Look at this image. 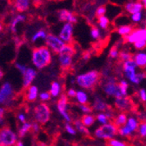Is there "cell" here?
<instances>
[{"label": "cell", "instance_id": "obj_1", "mask_svg": "<svg viewBox=\"0 0 146 146\" xmlns=\"http://www.w3.org/2000/svg\"><path fill=\"white\" fill-rule=\"evenodd\" d=\"M52 60V52L46 46L35 47L31 51V61L33 65L38 70L47 67Z\"/></svg>", "mask_w": 146, "mask_h": 146}, {"label": "cell", "instance_id": "obj_2", "mask_svg": "<svg viewBox=\"0 0 146 146\" xmlns=\"http://www.w3.org/2000/svg\"><path fill=\"white\" fill-rule=\"evenodd\" d=\"M101 74L98 70H90L76 78V83L78 86L86 90H94L99 84Z\"/></svg>", "mask_w": 146, "mask_h": 146}, {"label": "cell", "instance_id": "obj_3", "mask_svg": "<svg viewBox=\"0 0 146 146\" xmlns=\"http://www.w3.org/2000/svg\"><path fill=\"white\" fill-rule=\"evenodd\" d=\"M32 115L33 118L35 119V122L38 123L40 125H44L47 123L51 116V111L50 108L48 105V104L43 102L36 104L32 111Z\"/></svg>", "mask_w": 146, "mask_h": 146}, {"label": "cell", "instance_id": "obj_4", "mask_svg": "<svg viewBox=\"0 0 146 146\" xmlns=\"http://www.w3.org/2000/svg\"><path fill=\"white\" fill-rule=\"evenodd\" d=\"M117 130L118 128L112 122H109L105 124H102L98 129H96L94 131V136L98 139L108 141L114 138L117 135Z\"/></svg>", "mask_w": 146, "mask_h": 146}, {"label": "cell", "instance_id": "obj_5", "mask_svg": "<svg viewBox=\"0 0 146 146\" xmlns=\"http://www.w3.org/2000/svg\"><path fill=\"white\" fill-rule=\"evenodd\" d=\"M16 93L12 85L9 82H5L0 87V105L11 106L15 101Z\"/></svg>", "mask_w": 146, "mask_h": 146}, {"label": "cell", "instance_id": "obj_6", "mask_svg": "<svg viewBox=\"0 0 146 146\" xmlns=\"http://www.w3.org/2000/svg\"><path fill=\"white\" fill-rule=\"evenodd\" d=\"M17 135L9 126L0 128V146H15L17 142Z\"/></svg>", "mask_w": 146, "mask_h": 146}, {"label": "cell", "instance_id": "obj_7", "mask_svg": "<svg viewBox=\"0 0 146 146\" xmlns=\"http://www.w3.org/2000/svg\"><path fill=\"white\" fill-rule=\"evenodd\" d=\"M45 44L46 46L54 54H58L65 44V43L62 41L58 36L51 33L47 34V36L45 38Z\"/></svg>", "mask_w": 146, "mask_h": 146}, {"label": "cell", "instance_id": "obj_8", "mask_svg": "<svg viewBox=\"0 0 146 146\" xmlns=\"http://www.w3.org/2000/svg\"><path fill=\"white\" fill-rule=\"evenodd\" d=\"M103 90L104 91V93L109 97H114L115 98L123 97L119 90L118 83H117L116 79L113 78H109L105 81L103 86Z\"/></svg>", "mask_w": 146, "mask_h": 146}, {"label": "cell", "instance_id": "obj_9", "mask_svg": "<svg viewBox=\"0 0 146 146\" xmlns=\"http://www.w3.org/2000/svg\"><path fill=\"white\" fill-rule=\"evenodd\" d=\"M68 105H69V98L66 94H61L60 98L57 102V108L59 114L63 117L66 123H70L72 121L70 115L68 113Z\"/></svg>", "mask_w": 146, "mask_h": 146}, {"label": "cell", "instance_id": "obj_10", "mask_svg": "<svg viewBox=\"0 0 146 146\" xmlns=\"http://www.w3.org/2000/svg\"><path fill=\"white\" fill-rule=\"evenodd\" d=\"M73 30H74V25L71 23H65L60 32L58 38L64 41L65 44H73Z\"/></svg>", "mask_w": 146, "mask_h": 146}, {"label": "cell", "instance_id": "obj_11", "mask_svg": "<svg viewBox=\"0 0 146 146\" xmlns=\"http://www.w3.org/2000/svg\"><path fill=\"white\" fill-rule=\"evenodd\" d=\"M125 41L128 44H133L137 41L139 40H144L146 41V28H137V29H133V31L126 36Z\"/></svg>", "mask_w": 146, "mask_h": 146}, {"label": "cell", "instance_id": "obj_12", "mask_svg": "<svg viewBox=\"0 0 146 146\" xmlns=\"http://www.w3.org/2000/svg\"><path fill=\"white\" fill-rule=\"evenodd\" d=\"M114 105L117 110L122 111H131L133 108V103L130 98L127 97H120L117 98L114 102Z\"/></svg>", "mask_w": 146, "mask_h": 146}, {"label": "cell", "instance_id": "obj_13", "mask_svg": "<svg viewBox=\"0 0 146 146\" xmlns=\"http://www.w3.org/2000/svg\"><path fill=\"white\" fill-rule=\"evenodd\" d=\"M73 57H74L73 55L66 53L58 54V62L62 71H66L70 69L73 63Z\"/></svg>", "mask_w": 146, "mask_h": 146}, {"label": "cell", "instance_id": "obj_14", "mask_svg": "<svg viewBox=\"0 0 146 146\" xmlns=\"http://www.w3.org/2000/svg\"><path fill=\"white\" fill-rule=\"evenodd\" d=\"M58 17L60 22L71 23V24H76L78 22V18L76 15L70 11L65 9H62L58 11Z\"/></svg>", "mask_w": 146, "mask_h": 146}, {"label": "cell", "instance_id": "obj_15", "mask_svg": "<svg viewBox=\"0 0 146 146\" xmlns=\"http://www.w3.org/2000/svg\"><path fill=\"white\" fill-rule=\"evenodd\" d=\"M38 88L36 85H30L28 88L25 89L24 98L28 103H33L38 98Z\"/></svg>", "mask_w": 146, "mask_h": 146}, {"label": "cell", "instance_id": "obj_16", "mask_svg": "<svg viewBox=\"0 0 146 146\" xmlns=\"http://www.w3.org/2000/svg\"><path fill=\"white\" fill-rule=\"evenodd\" d=\"M36 77V71L33 68L27 67L25 72L23 74V88L24 90L31 85V83Z\"/></svg>", "mask_w": 146, "mask_h": 146}, {"label": "cell", "instance_id": "obj_17", "mask_svg": "<svg viewBox=\"0 0 146 146\" xmlns=\"http://www.w3.org/2000/svg\"><path fill=\"white\" fill-rule=\"evenodd\" d=\"M93 111H106L111 108V106L108 105V104L100 97H96L92 102V105H91Z\"/></svg>", "mask_w": 146, "mask_h": 146}, {"label": "cell", "instance_id": "obj_18", "mask_svg": "<svg viewBox=\"0 0 146 146\" xmlns=\"http://www.w3.org/2000/svg\"><path fill=\"white\" fill-rule=\"evenodd\" d=\"M137 65L135 64V62L131 59V60H128V61H125L123 62V72H124V75L125 77L129 79L131 77H132L135 73L137 72Z\"/></svg>", "mask_w": 146, "mask_h": 146}, {"label": "cell", "instance_id": "obj_19", "mask_svg": "<svg viewBox=\"0 0 146 146\" xmlns=\"http://www.w3.org/2000/svg\"><path fill=\"white\" fill-rule=\"evenodd\" d=\"M12 4L17 12L22 13L29 10L30 0H12Z\"/></svg>", "mask_w": 146, "mask_h": 146}, {"label": "cell", "instance_id": "obj_20", "mask_svg": "<svg viewBox=\"0 0 146 146\" xmlns=\"http://www.w3.org/2000/svg\"><path fill=\"white\" fill-rule=\"evenodd\" d=\"M124 9L128 13L133 14V13L143 11V5L141 2H129L125 5Z\"/></svg>", "mask_w": 146, "mask_h": 146}, {"label": "cell", "instance_id": "obj_21", "mask_svg": "<svg viewBox=\"0 0 146 146\" xmlns=\"http://www.w3.org/2000/svg\"><path fill=\"white\" fill-rule=\"evenodd\" d=\"M132 60L135 62L137 67H140V68L146 67V52L139 51L136 53L132 57Z\"/></svg>", "mask_w": 146, "mask_h": 146}, {"label": "cell", "instance_id": "obj_22", "mask_svg": "<svg viewBox=\"0 0 146 146\" xmlns=\"http://www.w3.org/2000/svg\"><path fill=\"white\" fill-rule=\"evenodd\" d=\"M26 17L23 14H18L17 15L11 23V25H10V29H11V31L12 33H16L17 32V25L19 23H22L25 20Z\"/></svg>", "mask_w": 146, "mask_h": 146}, {"label": "cell", "instance_id": "obj_23", "mask_svg": "<svg viewBox=\"0 0 146 146\" xmlns=\"http://www.w3.org/2000/svg\"><path fill=\"white\" fill-rule=\"evenodd\" d=\"M31 123L25 122L24 123H21V126L18 129L17 137L19 138L25 137L29 132H31Z\"/></svg>", "mask_w": 146, "mask_h": 146}, {"label": "cell", "instance_id": "obj_24", "mask_svg": "<svg viewBox=\"0 0 146 146\" xmlns=\"http://www.w3.org/2000/svg\"><path fill=\"white\" fill-rule=\"evenodd\" d=\"M62 91V87L61 84L58 82V81H53L50 84V94L51 97L53 98H58Z\"/></svg>", "mask_w": 146, "mask_h": 146}, {"label": "cell", "instance_id": "obj_25", "mask_svg": "<svg viewBox=\"0 0 146 146\" xmlns=\"http://www.w3.org/2000/svg\"><path fill=\"white\" fill-rule=\"evenodd\" d=\"M73 125H74V128L75 129L81 134H83L84 136L85 137H89L90 136V131L89 130L87 129V127H85L82 122L80 121V119H78V120H74L73 121Z\"/></svg>", "mask_w": 146, "mask_h": 146}, {"label": "cell", "instance_id": "obj_26", "mask_svg": "<svg viewBox=\"0 0 146 146\" xmlns=\"http://www.w3.org/2000/svg\"><path fill=\"white\" fill-rule=\"evenodd\" d=\"M80 121L82 122V123L85 126V127H90L92 126L96 121V117L91 115V114H84L81 117Z\"/></svg>", "mask_w": 146, "mask_h": 146}, {"label": "cell", "instance_id": "obj_27", "mask_svg": "<svg viewBox=\"0 0 146 146\" xmlns=\"http://www.w3.org/2000/svg\"><path fill=\"white\" fill-rule=\"evenodd\" d=\"M127 119H128L127 114L122 112V113L118 114L116 117H114L112 123H113L117 128H119V127H122V126H123L124 124H126Z\"/></svg>", "mask_w": 146, "mask_h": 146}, {"label": "cell", "instance_id": "obj_28", "mask_svg": "<svg viewBox=\"0 0 146 146\" xmlns=\"http://www.w3.org/2000/svg\"><path fill=\"white\" fill-rule=\"evenodd\" d=\"M133 31V27L130 25H123L117 27V33L122 36H126Z\"/></svg>", "mask_w": 146, "mask_h": 146}, {"label": "cell", "instance_id": "obj_29", "mask_svg": "<svg viewBox=\"0 0 146 146\" xmlns=\"http://www.w3.org/2000/svg\"><path fill=\"white\" fill-rule=\"evenodd\" d=\"M47 36V33L45 30L40 29L38 31H36L31 36V43H35L39 39H45Z\"/></svg>", "mask_w": 146, "mask_h": 146}, {"label": "cell", "instance_id": "obj_30", "mask_svg": "<svg viewBox=\"0 0 146 146\" xmlns=\"http://www.w3.org/2000/svg\"><path fill=\"white\" fill-rule=\"evenodd\" d=\"M75 98L79 104H88V95L86 94V92H84L83 90L77 91Z\"/></svg>", "mask_w": 146, "mask_h": 146}, {"label": "cell", "instance_id": "obj_31", "mask_svg": "<svg viewBox=\"0 0 146 146\" xmlns=\"http://www.w3.org/2000/svg\"><path fill=\"white\" fill-rule=\"evenodd\" d=\"M145 78H146V74H145L144 72H136L132 77H131V78H129V80H130L132 84H140Z\"/></svg>", "mask_w": 146, "mask_h": 146}, {"label": "cell", "instance_id": "obj_32", "mask_svg": "<svg viewBox=\"0 0 146 146\" xmlns=\"http://www.w3.org/2000/svg\"><path fill=\"white\" fill-rule=\"evenodd\" d=\"M138 121L136 117H131L127 119V123H126V125L130 128V129L132 131H137V128H138Z\"/></svg>", "mask_w": 146, "mask_h": 146}, {"label": "cell", "instance_id": "obj_33", "mask_svg": "<svg viewBox=\"0 0 146 146\" xmlns=\"http://www.w3.org/2000/svg\"><path fill=\"white\" fill-rule=\"evenodd\" d=\"M98 24L99 25V27L103 30H106L109 27L110 25V19L108 18V17L104 16H101L98 17Z\"/></svg>", "mask_w": 146, "mask_h": 146}, {"label": "cell", "instance_id": "obj_34", "mask_svg": "<svg viewBox=\"0 0 146 146\" xmlns=\"http://www.w3.org/2000/svg\"><path fill=\"white\" fill-rule=\"evenodd\" d=\"M117 133H119V135H121L122 137H130L132 134V131L126 124H124L123 126L118 128Z\"/></svg>", "mask_w": 146, "mask_h": 146}, {"label": "cell", "instance_id": "obj_35", "mask_svg": "<svg viewBox=\"0 0 146 146\" xmlns=\"http://www.w3.org/2000/svg\"><path fill=\"white\" fill-rule=\"evenodd\" d=\"M106 146H130V145L126 142L112 138V139H110V140L107 141Z\"/></svg>", "mask_w": 146, "mask_h": 146}, {"label": "cell", "instance_id": "obj_36", "mask_svg": "<svg viewBox=\"0 0 146 146\" xmlns=\"http://www.w3.org/2000/svg\"><path fill=\"white\" fill-rule=\"evenodd\" d=\"M118 87H119V90L122 94L123 97H126L127 96V92H128V87H129V84L125 80H121L118 83Z\"/></svg>", "mask_w": 146, "mask_h": 146}, {"label": "cell", "instance_id": "obj_37", "mask_svg": "<svg viewBox=\"0 0 146 146\" xmlns=\"http://www.w3.org/2000/svg\"><path fill=\"white\" fill-rule=\"evenodd\" d=\"M137 131L141 137H143V138L146 137V121L143 120L139 123Z\"/></svg>", "mask_w": 146, "mask_h": 146}, {"label": "cell", "instance_id": "obj_38", "mask_svg": "<svg viewBox=\"0 0 146 146\" xmlns=\"http://www.w3.org/2000/svg\"><path fill=\"white\" fill-rule=\"evenodd\" d=\"M90 36L94 40H98L100 38L101 36V32H100V30L95 26H93L90 30Z\"/></svg>", "mask_w": 146, "mask_h": 146}, {"label": "cell", "instance_id": "obj_39", "mask_svg": "<svg viewBox=\"0 0 146 146\" xmlns=\"http://www.w3.org/2000/svg\"><path fill=\"white\" fill-rule=\"evenodd\" d=\"M143 19V12L140 11V12H137V13H133L131 14V20L133 22V23H140Z\"/></svg>", "mask_w": 146, "mask_h": 146}, {"label": "cell", "instance_id": "obj_40", "mask_svg": "<svg viewBox=\"0 0 146 146\" xmlns=\"http://www.w3.org/2000/svg\"><path fill=\"white\" fill-rule=\"evenodd\" d=\"M119 58L123 62H125L132 59V55L128 51H121L119 52Z\"/></svg>", "mask_w": 146, "mask_h": 146}, {"label": "cell", "instance_id": "obj_41", "mask_svg": "<svg viewBox=\"0 0 146 146\" xmlns=\"http://www.w3.org/2000/svg\"><path fill=\"white\" fill-rule=\"evenodd\" d=\"M79 110L84 114H90L93 111L91 106H90L88 104H79Z\"/></svg>", "mask_w": 146, "mask_h": 146}, {"label": "cell", "instance_id": "obj_42", "mask_svg": "<svg viewBox=\"0 0 146 146\" xmlns=\"http://www.w3.org/2000/svg\"><path fill=\"white\" fill-rule=\"evenodd\" d=\"M41 131V125L36 123V122H33L31 123V132H32L33 134L35 135H38Z\"/></svg>", "mask_w": 146, "mask_h": 146}, {"label": "cell", "instance_id": "obj_43", "mask_svg": "<svg viewBox=\"0 0 146 146\" xmlns=\"http://www.w3.org/2000/svg\"><path fill=\"white\" fill-rule=\"evenodd\" d=\"M64 129H65L66 132H67V133H69V134H70V135H71V136H75V135L77 134V131H76V129H75V128L70 124V123H65Z\"/></svg>", "mask_w": 146, "mask_h": 146}, {"label": "cell", "instance_id": "obj_44", "mask_svg": "<svg viewBox=\"0 0 146 146\" xmlns=\"http://www.w3.org/2000/svg\"><path fill=\"white\" fill-rule=\"evenodd\" d=\"M96 120H98L101 124H105V123H107L110 122V121L108 120L106 115H105L104 113H103V112L98 113V114L96 116Z\"/></svg>", "mask_w": 146, "mask_h": 146}, {"label": "cell", "instance_id": "obj_45", "mask_svg": "<svg viewBox=\"0 0 146 146\" xmlns=\"http://www.w3.org/2000/svg\"><path fill=\"white\" fill-rule=\"evenodd\" d=\"M109 57L111 58H117L119 57V50L117 47L114 46L111 49V50L109 52Z\"/></svg>", "mask_w": 146, "mask_h": 146}, {"label": "cell", "instance_id": "obj_46", "mask_svg": "<svg viewBox=\"0 0 146 146\" xmlns=\"http://www.w3.org/2000/svg\"><path fill=\"white\" fill-rule=\"evenodd\" d=\"M133 45H134L135 49H137L138 50H142L146 48V41L139 40V41H137L136 43H134Z\"/></svg>", "mask_w": 146, "mask_h": 146}, {"label": "cell", "instance_id": "obj_47", "mask_svg": "<svg viewBox=\"0 0 146 146\" xmlns=\"http://www.w3.org/2000/svg\"><path fill=\"white\" fill-rule=\"evenodd\" d=\"M106 11H107L106 7L104 6V5H101V6H99V7L97 8L96 13H95V14H96V16L98 17H101V16H104L105 13H106Z\"/></svg>", "mask_w": 146, "mask_h": 146}, {"label": "cell", "instance_id": "obj_48", "mask_svg": "<svg viewBox=\"0 0 146 146\" xmlns=\"http://www.w3.org/2000/svg\"><path fill=\"white\" fill-rule=\"evenodd\" d=\"M38 98H40V100L42 102H46L48 100H50L51 98V96L49 92H47V91H44V92H42L38 95Z\"/></svg>", "mask_w": 146, "mask_h": 146}, {"label": "cell", "instance_id": "obj_49", "mask_svg": "<svg viewBox=\"0 0 146 146\" xmlns=\"http://www.w3.org/2000/svg\"><path fill=\"white\" fill-rule=\"evenodd\" d=\"M15 67H16V69H17V70H19V72L21 73L22 75L25 72V70H26V69H27L26 65L22 64H18V63H17V64H15Z\"/></svg>", "mask_w": 146, "mask_h": 146}, {"label": "cell", "instance_id": "obj_50", "mask_svg": "<svg viewBox=\"0 0 146 146\" xmlns=\"http://www.w3.org/2000/svg\"><path fill=\"white\" fill-rule=\"evenodd\" d=\"M17 117L18 119V121H19L21 123H24L26 122V115L25 112L23 111H20V112H18L17 115Z\"/></svg>", "mask_w": 146, "mask_h": 146}, {"label": "cell", "instance_id": "obj_51", "mask_svg": "<svg viewBox=\"0 0 146 146\" xmlns=\"http://www.w3.org/2000/svg\"><path fill=\"white\" fill-rule=\"evenodd\" d=\"M76 94H77V90H74V89H72V88L71 89H69L67 90V93H66V95H67V97L69 98H75Z\"/></svg>", "mask_w": 146, "mask_h": 146}, {"label": "cell", "instance_id": "obj_52", "mask_svg": "<svg viewBox=\"0 0 146 146\" xmlns=\"http://www.w3.org/2000/svg\"><path fill=\"white\" fill-rule=\"evenodd\" d=\"M5 115V107L0 105V124H2L4 123Z\"/></svg>", "mask_w": 146, "mask_h": 146}, {"label": "cell", "instance_id": "obj_53", "mask_svg": "<svg viewBox=\"0 0 146 146\" xmlns=\"http://www.w3.org/2000/svg\"><path fill=\"white\" fill-rule=\"evenodd\" d=\"M139 97L143 102H146V90L142 88L139 90Z\"/></svg>", "mask_w": 146, "mask_h": 146}, {"label": "cell", "instance_id": "obj_54", "mask_svg": "<svg viewBox=\"0 0 146 146\" xmlns=\"http://www.w3.org/2000/svg\"><path fill=\"white\" fill-rule=\"evenodd\" d=\"M90 56H91V53L90 51H85L83 54V58H84V60L87 61L90 58Z\"/></svg>", "mask_w": 146, "mask_h": 146}, {"label": "cell", "instance_id": "obj_55", "mask_svg": "<svg viewBox=\"0 0 146 146\" xmlns=\"http://www.w3.org/2000/svg\"><path fill=\"white\" fill-rule=\"evenodd\" d=\"M43 0H32V4L35 7H38L39 5H42Z\"/></svg>", "mask_w": 146, "mask_h": 146}, {"label": "cell", "instance_id": "obj_56", "mask_svg": "<svg viewBox=\"0 0 146 146\" xmlns=\"http://www.w3.org/2000/svg\"><path fill=\"white\" fill-rule=\"evenodd\" d=\"M15 146H25L24 143L22 141H17L15 144Z\"/></svg>", "mask_w": 146, "mask_h": 146}, {"label": "cell", "instance_id": "obj_57", "mask_svg": "<svg viewBox=\"0 0 146 146\" xmlns=\"http://www.w3.org/2000/svg\"><path fill=\"white\" fill-rule=\"evenodd\" d=\"M36 146H47L44 143H43V142H38L36 143Z\"/></svg>", "mask_w": 146, "mask_h": 146}, {"label": "cell", "instance_id": "obj_58", "mask_svg": "<svg viewBox=\"0 0 146 146\" xmlns=\"http://www.w3.org/2000/svg\"><path fill=\"white\" fill-rule=\"evenodd\" d=\"M4 77V71L2 70V69L0 68V80H1Z\"/></svg>", "mask_w": 146, "mask_h": 146}, {"label": "cell", "instance_id": "obj_59", "mask_svg": "<svg viewBox=\"0 0 146 146\" xmlns=\"http://www.w3.org/2000/svg\"><path fill=\"white\" fill-rule=\"evenodd\" d=\"M66 146H78V144H77L76 143H73V142H71V143H68Z\"/></svg>", "mask_w": 146, "mask_h": 146}, {"label": "cell", "instance_id": "obj_60", "mask_svg": "<svg viewBox=\"0 0 146 146\" xmlns=\"http://www.w3.org/2000/svg\"><path fill=\"white\" fill-rule=\"evenodd\" d=\"M141 3L143 4V8H145V9H146V0H141Z\"/></svg>", "mask_w": 146, "mask_h": 146}, {"label": "cell", "instance_id": "obj_61", "mask_svg": "<svg viewBox=\"0 0 146 146\" xmlns=\"http://www.w3.org/2000/svg\"><path fill=\"white\" fill-rule=\"evenodd\" d=\"M2 29H3V26H2V25H1V24H0V31H2Z\"/></svg>", "mask_w": 146, "mask_h": 146}, {"label": "cell", "instance_id": "obj_62", "mask_svg": "<svg viewBox=\"0 0 146 146\" xmlns=\"http://www.w3.org/2000/svg\"><path fill=\"white\" fill-rule=\"evenodd\" d=\"M49 146H56V145H55V144H50Z\"/></svg>", "mask_w": 146, "mask_h": 146}, {"label": "cell", "instance_id": "obj_63", "mask_svg": "<svg viewBox=\"0 0 146 146\" xmlns=\"http://www.w3.org/2000/svg\"><path fill=\"white\" fill-rule=\"evenodd\" d=\"M145 28H146V22H145Z\"/></svg>", "mask_w": 146, "mask_h": 146}]
</instances>
